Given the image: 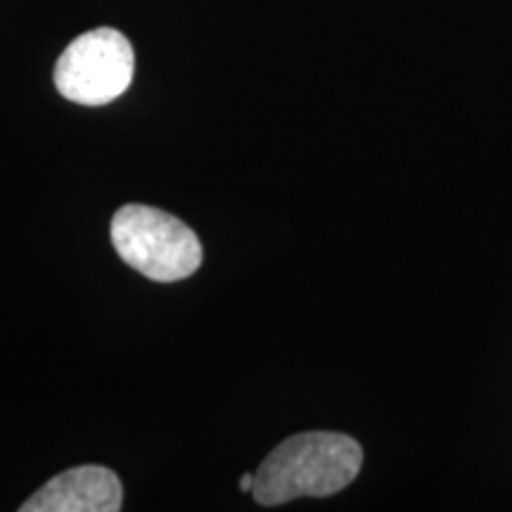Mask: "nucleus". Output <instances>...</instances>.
Returning a JSON list of instances; mask_svg holds the SVG:
<instances>
[{"mask_svg": "<svg viewBox=\"0 0 512 512\" xmlns=\"http://www.w3.org/2000/svg\"><path fill=\"white\" fill-rule=\"evenodd\" d=\"M124 503L119 477L102 465H79L41 486L22 512H117Z\"/></svg>", "mask_w": 512, "mask_h": 512, "instance_id": "obj_4", "label": "nucleus"}, {"mask_svg": "<svg viewBox=\"0 0 512 512\" xmlns=\"http://www.w3.org/2000/svg\"><path fill=\"white\" fill-rule=\"evenodd\" d=\"M240 489L247 491V494H252V489H254V475H252V472H247V475L240 479Z\"/></svg>", "mask_w": 512, "mask_h": 512, "instance_id": "obj_5", "label": "nucleus"}, {"mask_svg": "<svg viewBox=\"0 0 512 512\" xmlns=\"http://www.w3.org/2000/svg\"><path fill=\"white\" fill-rule=\"evenodd\" d=\"M110 233L121 261L157 283L185 280L202 266L195 230L162 209L126 204L114 214Z\"/></svg>", "mask_w": 512, "mask_h": 512, "instance_id": "obj_2", "label": "nucleus"}, {"mask_svg": "<svg viewBox=\"0 0 512 512\" xmlns=\"http://www.w3.org/2000/svg\"><path fill=\"white\" fill-rule=\"evenodd\" d=\"M136 55L117 29L100 27L74 38L55 64V88L76 105L100 107L131 86Z\"/></svg>", "mask_w": 512, "mask_h": 512, "instance_id": "obj_3", "label": "nucleus"}, {"mask_svg": "<svg viewBox=\"0 0 512 512\" xmlns=\"http://www.w3.org/2000/svg\"><path fill=\"white\" fill-rule=\"evenodd\" d=\"M363 448L339 432H304L278 444L254 472V501L264 508L294 498L335 496L354 482Z\"/></svg>", "mask_w": 512, "mask_h": 512, "instance_id": "obj_1", "label": "nucleus"}]
</instances>
